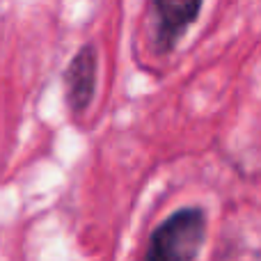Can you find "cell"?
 Wrapping results in <instances>:
<instances>
[{
  "label": "cell",
  "instance_id": "1",
  "mask_svg": "<svg viewBox=\"0 0 261 261\" xmlns=\"http://www.w3.org/2000/svg\"><path fill=\"white\" fill-rule=\"evenodd\" d=\"M204 241H206L204 208H179L151 231L144 261H195Z\"/></svg>",
  "mask_w": 261,
  "mask_h": 261
},
{
  "label": "cell",
  "instance_id": "2",
  "mask_svg": "<svg viewBox=\"0 0 261 261\" xmlns=\"http://www.w3.org/2000/svg\"><path fill=\"white\" fill-rule=\"evenodd\" d=\"M204 0H153L156 14V44L172 50L190 25L197 21Z\"/></svg>",
  "mask_w": 261,
  "mask_h": 261
},
{
  "label": "cell",
  "instance_id": "3",
  "mask_svg": "<svg viewBox=\"0 0 261 261\" xmlns=\"http://www.w3.org/2000/svg\"><path fill=\"white\" fill-rule=\"evenodd\" d=\"M96 73H99L96 48L83 46L71 58L67 71H64V94H67V103L73 113H83L90 106L96 87Z\"/></svg>",
  "mask_w": 261,
  "mask_h": 261
}]
</instances>
